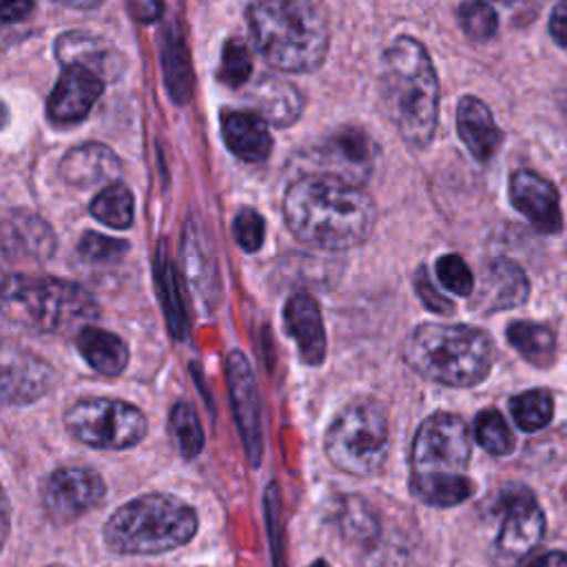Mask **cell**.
<instances>
[{
	"instance_id": "cell-1",
	"label": "cell",
	"mask_w": 567,
	"mask_h": 567,
	"mask_svg": "<svg viewBox=\"0 0 567 567\" xmlns=\"http://www.w3.org/2000/svg\"><path fill=\"white\" fill-rule=\"evenodd\" d=\"M374 215L372 197L337 175L301 177L284 197L290 233L319 250H348L363 244Z\"/></svg>"
},
{
	"instance_id": "cell-2",
	"label": "cell",
	"mask_w": 567,
	"mask_h": 567,
	"mask_svg": "<svg viewBox=\"0 0 567 567\" xmlns=\"http://www.w3.org/2000/svg\"><path fill=\"white\" fill-rule=\"evenodd\" d=\"M246 18L257 51L272 66L308 73L323 64L330 22L321 0H255Z\"/></svg>"
},
{
	"instance_id": "cell-3",
	"label": "cell",
	"mask_w": 567,
	"mask_h": 567,
	"mask_svg": "<svg viewBox=\"0 0 567 567\" xmlns=\"http://www.w3.org/2000/svg\"><path fill=\"white\" fill-rule=\"evenodd\" d=\"M381 97L405 144L423 148L432 142L439 120V78L419 40L401 35L385 49Z\"/></svg>"
},
{
	"instance_id": "cell-4",
	"label": "cell",
	"mask_w": 567,
	"mask_h": 567,
	"mask_svg": "<svg viewBox=\"0 0 567 567\" xmlns=\"http://www.w3.org/2000/svg\"><path fill=\"white\" fill-rule=\"evenodd\" d=\"M494 354L492 337L465 323H423L412 330L403 348L414 372L450 388L481 383L492 370Z\"/></svg>"
},
{
	"instance_id": "cell-5",
	"label": "cell",
	"mask_w": 567,
	"mask_h": 567,
	"mask_svg": "<svg viewBox=\"0 0 567 567\" xmlns=\"http://www.w3.org/2000/svg\"><path fill=\"white\" fill-rule=\"evenodd\" d=\"M197 532V512L168 494L137 496L104 523V543L117 554H164Z\"/></svg>"
},
{
	"instance_id": "cell-6",
	"label": "cell",
	"mask_w": 567,
	"mask_h": 567,
	"mask_svg": "<svg viewBox=\"0 0 567 567\" xmlns=\"http://www.w3.org/2000/svg\"><path fill=\"white\" fill-rule=\"evenodd\" d=\"M4 312L40 332H82L97 317V303L78 284L11 275L4 279Z\"/></svg>"
},
{
	"instance_id": "cell-7",
	"label": "cell",
	"mask_w": 567,
	"mask_h": 567,
	"mask_svg": "<svg viewBox=\"0 0 567 567\" xmlns=\"http://www.w3.org/2000/svg\"><path fill=\"white\" fill-rule=\"evenodd\" d=\"M326 456L352 476H374L390 452V423L385 408L374 399L350 401L330 423L323 439Z\"/></svg>"
},
{
	"instance_id": "cell-8",
	"label": "cell",
	"mask_w": 567,
	"mask_h": 567,
	"mask_svg": "<svg viewBox=\"0 0 567 567\" xmlns=\"http://www.w3.org/2000/svg\"><path fill=\"white\" fill-rule=\"evenodd\" d=\"M69 434L97 450H126L137 445L148 430L146 416L133 403L106 396L82 399L64 412Z\"/></svg>"
},
{
	"instance_id": "cell-9",
	"label": "cell",
	"mask_w": 567,
	"mask_h": 567,
	"mask_svg": "<svg viewBox=\"0 0 567 567\" xmlns=\"http://www.w3.org/2000/svg\"><path fill=\"white\" fill-rule=\"evenodd\" d=\"M472 454L465 421L450 412L427 416L412 441V478H434L463 474Z\"/></svg>"
},
{
	"instance_id": "cell-10",
	"label": "cell",
	"mask_w": 567,
	"mask_h": 567,
	"mask_svg": "<svg viewBox=\"0 0 567 567\" xmlns=\"http://www.w3.org/2000/svg\"><path fill=\"white\" fill-rule=\"evenodd\" d=\"M228 394L235 412V421L244 441L248 461L257 467L264 456V412L261 394L255 372L241 350H233L226 357Z\"/></svg>"
},
{
	"instance_id": "cell-11",
	"label": "cell",
	"mask_w": 567,
	"mask_h": 567,
	"mask_svg": "<svg viewBox=\"0 0 567 567\" xmlns=\"http://www.w3.org/2000/svg\"><path fill=\"white\" fill-rule=\"evenodd\" d=\"M503 523L496 536V556L512 565L525 558L545 534V516L532 492L525 487H507L501 496Z\"/></svg>"
},
{
	"instance_id": "cell-12",
	"label": "cell",
	"mask_w": 567,
	"mask_h": 567,
	"mask_svg": "<svg viewBox=\"0 0 567 567\" xmlns=\"http://www.w3.org/2000/svg\"><path fill=\"white\" fill-rule=\"evenodd\" d=\"M106 492L102 476L84 465L51 472L42 485V505L51 520L69 523L93 509Z\"/></svg>"
},
{
	"instance_id": "cell-13",
	"label": "cell",
	"mask_w": 567,
	"mask_h": 567,
	"mask_svg": "<svg viewBox=\"0 0 567 567\" xmlns=\"http://www.w3.org/2000/svg\"><path fill=\"white\" fill-rule=\"evenodd\" d=\"M102 89L104 80L95 73L82 66H66L49 95V120L60 126L84 120V115H89V111L102 95Z\"/></svg>"
},
{
	"instance_id": "cell-14",
	"label": "cell",
	"mask_w": 567,
	"mask_h": 567,
	"mask_svg": "<svg viewBox=\"0 0 567 567\" xmlns=\"http://www.w3.org/2000/svg\"><path fill=\"white\" fill-rule=\"evenodd\" d=\"M509 199L540 233L560 230L563 215L556 186L534 171H516L509 179Z\"/></svg>"
},
{
	"instance_id": "cell-15",
	"label": "cell",
	"mask_w": 567,
	"mask_h": 567,
	"mask_svg": "<svg viewBox=\"0 0 567 567\" xmlns=\"http://www.w3.org/2000/svg\"><path fill=\"white\" fill-rule=\"evenodd\" d=\"M55 58L64 66H82L106 82H115L124 71L120 51L86 31H66L55 40Z\"/></svg>"
},
{
	"instance_id": "cell-16",
	"label": "cell",
	"mask_w": 567,
	"mask_h": 567,
	"mask_svg": "<svg viewBox=\"0 0 567 567\" xmlns=\"http://www.w3.org/2000/svg\"><path fill=\"white\" fill-rule=\"evenodd\" d=\"M53 383L51 365L24 350L4 348L2 399L7 405H24L40 399Z\"/></svg>"
},
{
	"instance_id": "cell-17",
	"label": "cell",
	"mask_w": 567,
	"mask_h": 567,
	"mask_svg": "<svg viewBox=\"0 0 567 567\" xmlns=\"http://www.w3.org/2000/svg\"><path fill=\"white\" fill-rule=\"evenodd\" d=\"M527 292L529 284L518 264L509 259H492L483 270L472 303L483 312H496L520 306L527 299Z\"/></svg>"
},
{
	"instance_id": "cell-18",
	"label": "cell",
	"mask_w": 567,
	"mask_h": 567,
	"mask_svg": "<svg viewBox=\"0 0 567 567\" xmlns=\"http://www.w3.org/2000/svg\"><path fill=\"white\" fill-rule=\"evenodd\" d=\"M284 321L288 334L297 343L301 361L308 365H321L326 359V330L317 301L306 292L292 295L286 301Z\"/></svg>"
},
{
	"instance_id": "cell-19",
	"label": "cell",
	"mask_w": 567,
	"mask_h": 567,
	"mask_svg": "<svg viewBox=\"0 0 567 567\" xmlns=\"http://www.w3.org/2000/svg\"><path fill=\"white\" fill-rule=\"evenodd\" d=\"M122 171V164L117 155L97 142L80 144L71 148L62 162H60V175L64 177L66 184L78 186V188H89V186H109Z\"/></svg>"
},
{
	"instance_id": "cell-20",
	"label": "cell",
	"mask_w": 567,
	"mask_h": 567,
	"mask_svg": "<svg viewBox=\"0 0 567 567\" xmlns=\"http://www.w3.org/2000/svg\"><path fill=\"white\" fill-rule=\"evenodd\" d=\"M221 137L230 153L244 162H264L272 148L266 120L257 113L226 111L221 115Z\"/></svg>"
},
{
	"instance_id": "cell-21",
	"label": "cell",
	"mask_w": 567,
	"mask_h": 567,
	"mask_svg": "<svg viewBox=\"0 0 567 567\" xmlns=\"http://www.w3.org/2000/svg\"><path fill=\"white\" fill-rule=\"evenodd\" d=\"M456 128L467 151L481 162L489 159L503 142V133L496 126L489 109L474 95L461 97L456 106Z\"/></svg>"
},
{
	"instance_id": "cell-22",
	"label": "cell",
	"mask_w": 567,
	"mask_h": 567,
	"mask_svg": "<svg viewBox=\"0 0 567 567\" xmlns=\"http://www.w3.org/2000/svg\"><path fill=\"white\" fill-rule=\"evenodd\" d=\"M250 102L266 122L275 126H290L299 120L303 102L299 91L277 78L264 75L250 89Z\"/></svg>"
},
{
	"instance_id": "cell-23",
	"label": "cell",
	"mask_w": 567,
	"mask_h": 567,
	"mask_svg": "<svg viewBox=\"0 0 567 567\" xmlns=\"http://www.w3.org/2000/svg\"><path fill=\"white\" fill-rule=\"evenodd\" d=\"M4 248H16L29 259H49L55 250V235L40 217L13 210L4 219Z\"/></svg>"
},
{
	"instance_id": "cell-24",
	"label": "cell",
	"mask_w": 567,
	"mask_h": 567,
	"mask_svg": "<svg viewBox=\"0 0 567 567\" xmlns=\"http://www.w3.org/2000/svg\"><path fill=\"white\" fill-rule=\"evenodd\" d=\"M75 346H78L80 354L84 357V361L100 374L115 377V374L124 372V368L128 363L126 343L109 330L89 326L82 332H78Z\"/></svg>"
},
{
	"instance_id": "cell-25",
	"label": "cell",
	"mask_w": 567,
	"mask_h": 567,
	"mask_svg": "<svg viewBox=\"0 0 567 567\" xmlns=\"http://www.w3.org/2000/svg\"><path fill=\"white\" fill-rule=\"evenodd\" d=\"M184 268L190 286L210 301L213 292H217V270H215V259L206 241V235L199 230L197 224H188V230H186Z\"/></svg>"
},
{
	"instance_id": "cell-26",
	"label": "cell",
	"mask_w": 567,
	"mask_h": 567,
	"mask_svg": "<svg viewBox=\"0 0 567 567\" xmlns=\"http://www.w3.org/2000/svg\"><path fill=\"white\" fill-rule=\"evenodd\" d=\"M162 69H164V82H166L171 97L179 104L188 102V97L193 93V66H190V58H188L184 38L175 29H168L164 35Z\"/></svg>"
},
{
	"instance_id": "cell-27",
	"label": "cell",
	"mask_w": 567,
	"mask_h": 567,
	"mask_svg": "<svg viewBox=\"0 0 567 567\" xmlns=\"http://www.w3.org/2000/svg\"><path fill=\"white\" fill-rule=\"evenodd\" d=\"M321 155L330 157V164H343L346 177L352 179L357 173L365 177L372 162V142L359 128H341L323 144Z\"/></svg>"
},
{
	"instance_id": "cell-28",
	"label": "cell",
	"mask_w": 567,
	"mask_h": 567,
	"mask_svg": "<svg viewBox=\"0 0 567 567\" xmlns=\"http://www.w3.org/2000/svg\"><path fill=\"white\" fill-rule=\"evenodd\" d=\"M155 281H157V295H159V303H162L166 323L171 328V334L175 339H184L188 334V317H186V308H184V301L179 295L175 266L171 264L164 246L155 259Z\"/></svg>"
},
{
	"instance_id": "cell-29",
	"label": "cell",
	"mask_w": 567,
	"mask_h": 567,
	"mask_svg": "<svg viewBox=\"0 0 567 567\" xmlns=\"http://www.w3.org/2000/svg\"><path fill=\"white\" fill-rule=\"evenodd\" d=\"M507 341L534 365H549L556 354L554 332L534 321H514L507 326Z\"/></svg>"
},
{
	"instance_id": "cell-30",
	"label": "cell",
	"mask_w": 567,
	"mask_h": 567,
	"mask_svg": "<svg viewBox=\"0 0 567 567\" xmlns=\"http://www.w3.org/2000/svg\"><path fill=\"white\" fill-rule=\"evenodd\" d=\"M337 523L343 538L354 545H370L379 534V520L372 507L357 494L341 498L337 507Z\"/></svg>"
},
{
	"instance_id": "cell-31",
	"label": "cell",
	"mask_w": 567,
	"mask_h": 567,
	"mask_svg": "<svg viewBox=\"0 0 567 567\" xmlns=\"http://www.w3.org/2000/svg\"><path fill=\"white\" fill-rule=\"evenodd\" d=\"M91 215L111 228L124 230L133 224L135 199L133 193L124 184L104 186L91 202Z\"/></svg>"
},
{
	"instance_id": "cell-32",
	"label": "cell",
	"mask_w": 567,
	"mask_h": 567,
	"mask_svg": "<svg viewBox=\"0 0 567 567\" xmlns=\"http://www.w3.org/2000/svg\"><path fill=\"white\" fill-rule=\"evenodd\" d=\"M412 492L419 501L434 507H452L467 501L474 492L472 481L465 474L454 476H434V478H412Z\"/></svg>"
},
{
	"instance_id": "cell-33",
	"label": "cell",
	"mask_w": 567,
	"mask_h": 567,
	"mask_svg": "<svg viewBox=\"0 0 567 567\" xmlns=\"http://www.w3.org/2000/svg\"><path fill=\"white\" fill-rule=\"evenodd\" d=\"M509 412H512L514 423L523 432H536V430L545 427L551 421V416H554V399H551V394L547 390L534 388V390H527L523 394L512 396Z\"/></svg>"
},
{
	"instance_id": "cell-34",
	"label": "cell",
	"mask_w": 567,
	"mask_h": 567,
	"mask_svg": "<svg viewBox=\"0 0 567 567\" xmlns=\"http://www.w3.org/2000/svg\"><path fill=\"white\" fill-rule=\"evenodd\" d=\"M171 434L184 458H195L204 447V430L195 408L188 401H179L171 410Z\"/></svg>"
},
{
	"instance_id": "cell-35",
	"label": "cell",
	"mask_w": 567,
	"mask_h": 567,
	"mask_svg": "<svg viewBox=\"0 0 567 567\" xmlns=\"http://www.w3.org/2000/svg\"><path fill=\"white\" fill-rule=\"evenodd\" d=\"M474 434L483 450H487L494 456H505L514 450V434L507 427L503 414L494 408H487L476 414L474 421Z\"/></svg>"
},
{
	"instance_id": "cell-36",
	"label": "cell",
	"mask_w": 567,
	"mask_h": 567,
	"mask_svg": "<svg viewBox=\"0 0 567 567\" xmlns=\"http://www.w3.org/2000/svg\"><path fill=\"white\" fill-rule=\"evenodd\" d=\"M458 22L467 38L476 42H485L496 35L498 16L485 0H465L458 7Z\"/></svg>"
},
{
	"instance_id": "cell-37",
	"label": "cell",
	"mask_w": 567,
	"mask_h": 567,
	"mask_svg": "<svg viewBox=\"0 0 567 567\" xmlns=\"http://www.w3.org/2000/svg\"><path fill=\"white\" fill-rule=\"evenodd\" d=\"M252 71V62H250V53L248 47L244 44V40L239 38H230L224 44L221 51V62L217 69V78L226 84V86H241Z\"/></svg>"
},
{
	"instance_id": "cell-38",
	"label": "cell",
	"mask_w": 567,
	"mask_h": 567,
	"mask_svg": "<svg viewBox=\"0 0 567 567\" xmlns=\"http://www.w3.org/2000/svg\"><path fill=\"white\" fill-rule=\"evenodd\" d=\"M436 277L443 284L445 290L461 295V297H470L474 292V277L470 266L463 261L461 255H443L436 261Z\"/></svg>"
},
{
	"instance_id": "cell-39",
	"label": "cell",
	"mask_w": 567,
	"mask_h": 567,
	"mask_svg": "<svg viewBox=\"0 0 567 567\" xmlns=\"http://www.w3.org/2000/svg\"><path fill=\"white\" fill-rule=\"evenodd\" d=\"M233 235L241 250H246V252L259 250L264 244V235H266L264 217L252 208L239 210L233 221Z\"/></svg>"
},
{
	"instance_id": "cell-40",
	"label": "cell",
	"mask_w": 567,
	"mask_h": 567,
	"mask_svg": "<svg viewBox=\"0 0 567 567\" xmlns=\"http://www.w3.org/2000/svg\"><path fill=\"white\" fill-rule=\"evenodd\" d=\"M78 250L89 261H115L128 250V244L122 239H115V237L86 233V235H82Z\"/></svg>"
},
{
	"instance_id": "cell-41",
	"label": "cell",
	"mask_w": 567,
	"mask_h": 567,
	"mask_svg": "<svg viewBox=\"0 0 567 567\" xmlns=\"http://www.w3.org/2000/svg\"><path fill=\"white\" fill-rule=\"evenodd\" d=\"M281 498H279V489L275 483L268 485L266 489V525L270 532V547H272V560L275 567H286V556H284V543L279 540L281 536Z\"/></svg>"
},
{
	"instance_id": "cell-42",
	"label": "cell",
	"mask_w": 567,
	"mask_h": 567,
	"mask_svg": "<svg viewBox=\"0 0 567 567\" xmlns=\"http://www.w3.org/2000/svg\"><path fill=\"white\" fill-rule=\"evenodd\" d=\"M414 288H416V295L419 299L423 301V306L432 312H439V315H450L454 310V303L450 299H445L432 284L430 279V272L427 268H419L416 275H414Z\"/></svg>"
},
{
	"instance_id": "cell-43",
	"label": "cell",
	"mask_w": 567,
	"mask_h": 567,
	"mask_svg": "<svg viewBox=\"0 0 567 567\" xmlns=\"http://www.w3.org/2000/svg\"><path fill=\"white\" fill-rule=\"evenodd\" d=\"M549 31H551V38L563 49H567V0H556V7L549 18Z\"/></svg>"
},
{
	"instance_id": "cell-44",
	"label": "cell",
	"mask_w": 567,
	"mask_h": 567,
	"mask_svg": "<svg viewBox=\"0 0 567 567\" xmlns=\"http://www.w3.org/2000/svg\"><path fill=\"white\" fill-rule=\"evenodd\" d=\"M31 11H33V0H2L0 16H2V22L9 24V22L24 20Z\"/></svg>"
},
{
	"instance_id": "cell-45",
	"label": "cell",
	"mask_w": 567,
	"mask_h": 567,
	"mask_svg": "<svg viewBox=\"0 0 567 567\" xmlns=\"http://www.w3.org/2000/svg\"><path fill=\"white\" fill-rule=\"evenodd\" d=\"M128 9L140 22H155L162 13V0H128Z\"/></svg>"
},
{
	"instance_id": "cell-46",
	"label": "cell",
	"mask_w": 567,
	"mask_h": 567,
	"mask_svg": "<svg viewBox=\"0 0 567 567\" xmlns=\"http://www.w3.org/2000/svg\"><path fill=\"white\" fill-rule=\"evenodd\" d=\"M527 567H567V554L565 551H547L536 556Z\"/></svg>"
},
{
	"instance_id": "cell-47",
	"label": "cell",
	"mask_w": 567,
	"mask_h": 567,
	"mask_svg": "<svg viewBox=\"0 0 567 567\" xmlns=\"http://www.w3.org/2000/svg\"><path fill=\"white\" fill-rule=\"evenodd\" d=\"M58 4H64V7H69V9H82V11H86V9H97L104 0H55Z\"/></svg>"
},
{
	"instance_id": "cell-48",
	"label": "cell",
	"mask_w": 567,
	"mask_h": 567,
	"mask_svg": "<svg viewBox=\"0 0 567 567\" xmlns=\"http://www.w3.org/2000/svg\"><path fill=\"white\" fill-rule=\"evenodd\" d=\"M310 567H328V563H323V560H317V563H312Z\"/></svg>"
},
{
	"instance_id": "cell-49",
	"label": "cell",
	"mask_w": 567,
	"mask_h": 567,
	"mask_svg": "<svg viewBox=\"0 0 567 567\" xmlns=\"http://www.w3.org/2000/svg\"><path fill=\"white\" fill-rule=\"evenodd\" d=\"M49 567H58V565H49Z\"/></svg>"
}]
</instances>
